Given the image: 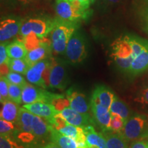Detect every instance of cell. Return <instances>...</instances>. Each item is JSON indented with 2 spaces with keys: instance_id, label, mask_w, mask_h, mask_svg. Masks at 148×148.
<instances>
[{
  "instance_id": "1",
  "label": "cell",
  "mask_w": 148,
  "mask_h": 148,
  "mask_svg": "<svg viewBox=\"0 0 148 148\" xmlns=\"http://www.w3.org/2000/svg\"><path fill=\"white\" fill-rule=\"evenodd\" d=\"M79 21H71L56 18L55 25L51 32V47L57 54L65 53L68 42L78 29Z\"/></svg>"
},
{
  "instance_id": "2",
  "label": "cell",
  "mask_w": 148,
  "mask_h": 148,
  "mask_svg": "<svg viewBox=\"0 0 148 148\" xmlns=\"http://www.w3.org/2000/svg\"><path fill=\"white\" fill-rule=\"evenodd\" d=\"M119 134L127 142L148 138V116L137 113L130 116Z\"/></svg>"
},
{
  "instance_id": "3",
  "label": "cell",
  "mask_w": 148,
  "mask_h": 148,
  "mask_svg": "<svg viewBox=\"0 0 148 148\" xmlns=\"http://www.w3.org/2000/svg\"><path fill=\"white\" fill-rule=\"evenodd\" d=\"M115 64L121 71L128 73L134 60L132 49L126 36L117 38L112 45V54Z\"/></svg>"
},
{
  "instance_id": "4",
  "label": "cell",
  "mask_w": 148,
  "mask_h": 148,
  "mask_svg": "<svg viewBox=\"0 0 148 148\" xmlns=\"http://www.w3.org/2000/svg\"><path fill=\"white\" fill-rule=\"evenodd\" d=\"M88 54L87 45L84 37L78 31H76L70 38L66 45L65 55L72 64L81 63L86 59Z\"/></svg>"
},
{
  "instance_id": "5",
  "label": "cell",
  "mask_w": 148,
  "mask_h": 148,
  "mask_svg": "<svg viewBox=\"0 0 148 148\" xmlns=\"http://www.w3.org/2000/svg\"><path fill=\"white\" fill-rule=\"evenodd\" d=\"M54 19H45V18H29L24 21L20 30V35L23 37L31 33H34L40 38L45 37L51 32L55 25Z\"/></svg>"
},
{
  "instance_id": "6",
  "label": "cell",
  "mask_w": 148,
  "mask_h": 148,
  "mask_svg": "<svg viewBox=\"0 0 148 148\" xmlns=\"http://www.w3.org/2000/svg\"><path fill=\"white\" fill-rule=\"evenodd\" d=\"M69 82L66 66L64 62L51 58L49 71V88L64 90Z\"/></svg>"
},
{
  "instance_id": "7",
  "label": "cell",
  "mask_w": 148,
  "mask_h": 148,
  "mask_svg": "<svg viewBox=\"0 0 148 148\" xmlns=\"http://www.w3.org/2000/svg\"><path fill=\"white\" fill-rule=\"evenodd\" d=\"M55 93L48 91L45 88H36L32 85L27 84L23 88L22 103L24 104L35 102L50 103Z\"/></svg>"
},
{
  "instance_id": "8",
  "label": "cell",
  "mask_w": 148,
  "mask_h": 148,
  "mask_svg": "<svg viewBox=\"0 0 148 148\" xmlns=\"http://www.w3.org/2000/svg\"><path fill=\"white\" fill-rule=\"evenodd\" d=\"M50 64L51 58L38 61L36 63L29 66V69L25 75L27 80L33 84L47 89L48 87L44 80L43 73L48 66H50Z\"/></svg>"
},
{
  "instance_id": "9",
  "label": "cell",
  "mask_w": 148,
  "mask_h": 148,
  "mask_svg": "<svg viewBox=\"0 0 148 148\" xmlns=\"http://www.w3.org/2000/svg\"><path fill=\"white\" fill-rule=\"evenodd\" d=\"M55 10L58 17L66 21H79L86 18L84 14L74 8L69 0H56Z\"/></svg>"
},
{
  "instance_id": "10",
  "label": "cell",
  "mask_w": 148,
  "mask_h": 148,
  "mask_svg": "<svg viewBox=\"0 0 148 148\" xmlns=\"http://www.w3.org/2000/svg\"><path fill=\"white\" fill-rule=\"evenodd\" d=\"M66 97L70 102V108L82 114H90V103H88L86 96L79 90L71 87L65 92Z\"/></svg>"
},
{
  "instance_id": "11",
  "label": "cell",
  "mask_w": 148,
  "mask_h": 148,
  "mask_svg": "<svg viewBox=\"0 0 148 148\" xmlns=\"http://www.w3.org/2000/svg\"><path fill=\"white\" fill-rule=\"evenodd\" d=\"M23 21L16 18H6L0 23V41L4 42L20 33Z\"/></svg>"
},
{
  "instance_id": "12",
  "label": "cell",
  "mask_w": 148,
  "mask_h": 148,
  "mask_svg": "<svg viewBox=\"0 0 148 148\" xmlns=\"http://www.w3.org/2000/svg\"><path fill=\"white\" fill-rule=\"evenodd\" d=\"M52 51L51 42L42 38L41 43L38 47L28 51L25 60H26L29 66L36 63L38 61L48 59L50 57Z\"/></svg>"
},
{
  "instance_id": "13",
  "label": "cell",
  "mask_w": 148,
  "mask_h": 148,
  "mask_svg": "<svg viewBox=\"0 0 148 148\" xmlns=\"http://www.w3.org/2000/svg\"><path fill=\"white\" fill-rule=\"evenodd\" d=\"M60 113L70 124L78 127H84L94 123V119L90 114H82L73 110L70 107L64 108Z\"/></svg>"
},
{
  "instance_id": "14",
  "label": "cell",
  "mask_w": 148,
  "mask_h": 148,
  "mask_svg": "<svg viewBox=\"0 0 148 148\" xmlns=\"http://www.w3.org/2000/svg\"><path fill=\"white\" fill-rule=\"evenodd\" d=\"M90 108L96 123L103 131H108L110 129L111 113L109 109L102 105L90 101Z\"/></svg>"
},
{
  "instance_id": "15",
  "label": "cell",
  "mask_w": 148,
  "mask_h": 148,
  "mask_svg": "<svg viewBox=\"0 0 148 148\" xmlns=\"http://www.w3.org/2000/svg\"><path fill=\"white\" fill-rule=\"evenodd\" d=\"M23 108L27 109L34 115L38 116L49 122L58 112L52 105L45 102H35L32 103L23 104Z\"/></svg>"
},
{
  "instance_id": "16",
  "label": "cell",
  "mask_w": 148,
  "mask_h": 148,
  "mask_svg": "<svg viewBox=\"0 0 148 148\" xmlns=\"http://www.w3.org/2000/svg\"><path fill=\"white\" fill-rule=\"evenodd\" d=\"M115 95L110 88L104 85H97L92 92L90 101L99 103L110 109Z\"/></svg>"
},
{
  "instance_id": "17",
  "label": "cell",
  "mask_w": 148,
  "mask_h": 148,
  "mask_svg": "<svg viewBox=\"0 0 148 148\" xmlns=\"http://www.w3.org/2000/svg\"><path fill=\"white\" fill-rule=\"evenodd\" d=\"M148 71V40L146 41L145 48L138 56L133 60L127 73L132 77L137 76Z\"/></svg>"
},
{
  "instance_id": "18",
  "label": "cell",
  "mask_w": 148,
  "mask_h": 148,
  "mask_svg": "<svg viewBox=\"0 0 148 148\" xmlns=\"http://www.w3.org/2000/svg\"><path fill=\"white\" fill-rule=\"evenodd\" d=\"M89 148H107L106 141L101 132H97L92 125L82 127Z\"/></svg>"
},
{
  "instance_id": "19",
  "label": "cell",
  "mask_w": 148,
  "mask_h": 148,
  "mask_svg": "<svg viewBox=\"0 0 148 148\" xmlns=\"http://www.w3.org/2000/svg\"><path fill=\"white\" fill-rule=\"evenodd\" d=\"M50 139L51 142L60 146L61 148H89L88 146H80L73 138L66 136L50 125Z\"/></svg>"
},
{
  "instance_id": "20",
  "label": "cell",
  "mask_w": 148,
  "mask_h": 148,
  "mask_svg": "<svg viewBox=\"0 0 148 148\" xmlns=\"http://www.w3.org/2000/svg\"><path fill=\"white\" fill-rule=\"evenodd\" d=\"M1 105L2 106L0 112L1 119L16 123L18 119L20 109L18 103L9 99L1 103Z\"/></svg>"
},
{
  "instance_id": "21",
  "label": "cell",
  "mask_w": 148,
  "mask_h": 148,
  "mask_svg": "<svg viewBox=\"0 0 148 148\" xmlns=\"http://www.w3.org/2000/svg\"><path fill=\"white\" fill-rule=\"evenodd\" d=\"M34 114L29 112L23 106L19 109L18 116L16 125L18 132L32 133V124ZM17 132V133H18Z\"/></svg>"
},
{
  "instance_id": "22",
  "label": "cell",
  "mask_w": 148,
  "mask_h": 148,
  "mask_svg": "<svg viewBox=\"0 0 148 148\" xmlns=\"http://www.w3.org/2000/svg\"><path fill=\"white\" fill-rule=\"evenodd\" d=\"M6 51L10 58L25 59L28 50L23 40H16L6 46Z\"/></svg>"
},
{
  "instance_id": "23",
  "label": "cell",
  "mask_w": 148,
  "mask_h": 148,
  "mask_svg": "<svg viewBox=\"0 0 148 148\" xmlns=\"http://www.w3.org/2000/svg\"><path fill=\"white\" fill-rule=\"evenodd\" d=\"M50 125L45 119L40 116L34 115L33 118L32 129V133L36 138L45 137L48 134H50Z\"/></svg>"
},
{
  "instance_id": "24",
  "label": "cell",
  "mask_w": 148,
  "mask_h": 148,
  "mask_svg": "<svg viewBox=\"0 0 148 148\" xmlns=\"http://www.w3.org/2000/svg\"><path fill=\"white\" fill-rule=\"evenodd\" d=\"M106 141L107 148H128L127 141L119 133L112 131L101 132Z\"/></svg>"
},
{
  "instance_id": "25",
  "label": "cell",
  "mask_w": 148,
  "mask_h": 148,
  "mask_svg": "<svg viewBox=\"0 0 148 148\" xmlns=\"http://www.w3.org/2000/svg\"><path fill=\"white\" fill-rule=\"evenodd\" d=\"M135 10L143 29L148 34V0H136Z\"/></svg>"
},
{
  "instance_id": "26",
  "label": "cell",
  "mask_w": 148,
  "mask_h": 148,
  "mask_svg": "<svg viewBox=\"0 0 148 148\" xmlns=\"http://www.w3.org/2000/svg\"><path fill=\"white\" fill-rule=\"evenodd\" d=\"M111 114H116L121 116L122 119L127 121L130 117V110L127 105L119 99L116 96H114V100L111 104L110 108L109 109Z\"/></svg>"
},
{
  "instance_id": "27",
  "label": "cell",
  "mask_w": 148,
  "mask_h": 148,
  "mask_svg": "<svg viewBox=\"0 0 148 148\" xmlns=\"http://www.w3.org/2000/svg\"><path fill=\"white\" fill-rule=\"evenodd\" d=\"M10 71L25 75L29 66L25 59L10 58L8 63Z\"/></svg>"
},
{
  "instance_id": "28",
  "label": "cell",
  "mask_w": 148,
  "mask_h": 148,
  "mask_svg": "<svg viewBox=\"0 0 148 148\" xmlns=\"http://www.w3.org/2000/svg\"><path fill=\"white\" fill-rule=\"evenodd\" d=\"M50 104L54 107L58 112H61L64 108L70 107V102L66 95L55 93L50 101Z\"/></svg>"
},
{
  "instance_id": "29",
  "label": "cell",
  "mask_w": 148,
  "mask_h": 148,
  "mask_svg": "<svg viewBox=\"0 0 148 148\" xmlns=\"http://www.w3.org/2000/svg\"><path fill=\"white\" fill-rule=\"evenodd\" d=\"M9 99L18 104L22 103V92L23 88L9 82Z\"/></svg>"
},
{
  "instance_id": "30",
  "label": "cell",
  "mask_w": 148,
  "mask_h": 148,
  "mask_svg": "<svg viewBox=\"0 0 148 148\" xmlns=\"http://www.w3.org/2000/svg\"><path fill=\"white\" fill-rule=\"evenodd\" d=\"M23 42L28 51L32 50L38 47L41 43L42 38H40L36 36L34 33H31L27 36L23 37Z\"/></svg>"
},
{
  "instance_id": "31",
  "label": "cell",
  "mask_w": 148,
  "mask_h": 148,
  "mask_svg": "<svg viewBox=\"0 0 148 148\" xmlns=\"http://www.w3.org/2000/svg\"><path fill=\"white\" fill-rule=\"evenodd\" d=\"M126 121L122 119L121 116L116 114H111V120L109 130L114 132L119 133L124 127Z\"/></svg>"
},
{
  "instance_id": "32",
  "label": "cell",
  "mask_w": 148,
  "mask_h": 148,
  "mask_svg": "<svg viewBox=\"0 0 148 148\" xmlns=\"http://www.w3.org/2000/svg\"><path fill=\"white\" fill-rule=\"evenodd\" d=\"M9 80L6 76L1 75L0 78V101L3 103L9 100Z\"/></svg>"
},
{
  "instance_id": "33",
  "label": "cell",
  "mask_w": 148,
  "mask_h": 148,
  "mask_svg": "<svg viewBox=\"0 0 148 148\" xmlns=\"http://www.w3.org/2000/svg\"><path fill=\"white\" fill-rule=\"evenodd\" d=\"M18 132L17 126L16 123L6 121L3 119H0V133L1 134H8Z\"/></svg>"
},
{
  "instance_id": "34",
  "label": "cell",
  "mask_w": 148,
  "mask_h": 148,
  "mask_svg": "<svg viewBox=\"0 0 148 148\" xmlns=\"http://www.w3.org/2000/svg\"><path fill=\"white\" fill-rule=\"evenodd\" d=\"M134 101L142 106L148 107V82L140 88L136 93Z\"/></svg>"
},
{
  "instance_id": "35",
  "label": "cell",
  "mask_w": 148,
  "mask_h": 148,
  "mask_svg": "<svg viewBox=\"0 0 148 148\" xmlns=\"http://www.w3.org/2000/svg\"><path fill=\"white\" fill-rule=\"evenodd\" d=\"M0 148H25L12 139L8 134H1L0 136Z\"/></svg>"
},
{
  "instance_id": "36",
  "label": "cell",
  "mask_w": 148,
  "mask_h": 148,
  "mask_svg": "<svg viewBox=\"0 0 148 148\" xmlns=\"http://www.w3.org/2000/svg\"><path fill=\"white\" fill-rule=\"evenodd\" d=\"M6 77L10 83L21 86L22 88H23L27 84L25 78L20 73L10 71L7 74Z\"/></svg>"
},
{
  "instance_id": "37",
  "label": "cell",
  "mask_w": 148,
  "mask_h": 148,
  "mask_svg": "<svg viewBox=\"0 0 148 148\" xmlns=\"http://www.w3.org/2000/svg\"><path fill=\"white\" fill-rule=\"evenodd\" d=\"M17 137L18 139L23 143H31L36 139L33 133L25 132H18L17 133Z\"/></svg>"
},
{
  "instance_id": "38",
  "label": "cell",
  "mask_w": 148,
  "mask_h": 148,
  "mask_svg": "<svg viewBox=\"0 0 148 148\" xmlns=\"http://www.w3.org/2000/svg\"><path fill=\"white\" fill-rule=\"evenodd\" d=\"M8 44L6 42H1L0 45V64H8L10 61V58L8 56L6 51V46Z\"/></svg>"
},
{
  "instance_id": "39",
  "label": "cell",
  "mask_w": 148,
  "mask_h": 148,
  "mask_svg": "<svg viewBox=\"0 0 148 148\" xmlns=\"http://www.w3.org/2000/svg\"><path fill=\"white\" fill-rule=\"evenodd\" d=\"M130 148H148V138L133 141Z\"/></svg>"
},
{
  "instance_id": "40",
  "label": "cell",
  "mask_w": 148,
  "mask_h": 148,
  "mask_svg": "<svg viewBox=\"0 0 148 148\" xmlns=\"http://www.w3.org/2000/svg\"><path fill=\"white\" fill-rule=\"evenodd\" d=\"M69 1H77L79 3H80V4L82 5V6L84 8L85 10H88L89 8L90 3V0H69Z\"/></svg>"
},
{
  "instance_id": "41",
  "label": "cell",
  "mask_w": 148,
  "mask_h": 148,
  "mask_svg": "<svg viewBox=\"0 0 148 148\" xmlns=\"http://www.w3.org/2000/svg\"><path fill=\"white\" fill-rule=\"evenodd\" d=\"M1 65V75H4V76H6L7 74L9 73V66L8 64H0Z\"/></svg>"
},
{
  "instance_id": "42",
  "label": "cell",
  "mask_w": 148,
  "mask_h": 148,
  "mask_svg": "<svg viewBox=\"0 0 148 148\" xmlns=\"http://www.w3.org/2000/svg\"><path fill=\"white\" fill-rule=\"evenodd\" d=\"M38 148H61V147L59 145H57V144L53 143V142H51V143H47L45 145H42L41 147H39Z\"/></svg>"
},
{
  "instance_id": "43",
  "label": "cell",
  "mask_w": 148,
  "mask_h": 148,
  "mask_svg": "<svg viewBox=\"0 0 148 148\" xmlns=\"http://www.w3.org/2000/svg\"><path fill=\"white\" fill-rule=\"evenodd\" d=\"M107 2L110 3H118L121 0H106Z\"/></svg>"
},
{
  "instance_id": "44",
  "label": "cell",
  "mask_w": 148,
  "mask_h": 148,
  "mask_svg": "<svg viewBox=\"0 0 148 148\" xmlns=\"http://www.w3.org/2000/svg\"><path fill=\"white\" fill-rule=\"evenodd\" d=\"M19 1H21V2H23V3H29L31 0H19Z\"/></svg>"
},
{
  "instance_id": "45",
  "label": "cell",
  "mask_w": 148,
  "mask_h": 148,
  "mask_svg": "<svg viewBox=\"0 0 148 148\" xmlns=\"http://www.w3.org/2000/svg\"><path fill=\"white\" fill-rule=\"evenodd\" d=\"M96 1H97V0H90V3H91V4L92 3H94Z\"/></svg>"
}]
</instances>
